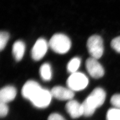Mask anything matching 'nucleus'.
Here are the masks:
<instances>
[{
  "instance_id": "6",
  "label": "nucleus",
  "mask_w": 120,
  "mask_h": 120,
  "mask_svg": "<svg viewBox=\"0 0 120 120\" xmlns=\"http://www.w3.org/2000/svg\"><path fill=\"white\" fill-rule=\"evenodd\" d=\"M86 67L90 76L93 78L100 79L104 75V69L97 59L92 57L88 58L86 60Z\"/></svg>"
},
{
  "instance_id": "4",
  "label": "nucleus",
  "mask_w": 120,
  "mask_h": 120,
  "mask_svg": "<svg viewBox=\"0 0 120 120\" xmlns=\"http://www.w3.org/2000/svg\"><path fill=\"white\" fill-rule=\"evenodd\" d=\"M89 84V79L86 75L81 72L72 74L68 79V87L73 91H80L85 89Z\"/></svg>"
},
{
  "instance_id": "18",
  "label": "nucleus",
  "mask_w": 120,
  "mask_h": 120,
  "mask_svg": "<svg viewBox=\"0 0 120 120\" xmlns=\"http://www.w3.org/2000/svg\"><path fill=\"white\" fill-rule=\"evenodd\" d=\"M110 102L112 106L115 108L120 109V94H117L112 96L111 98Z\"/></svg>"
},
{
  "instance_id": "2",
  "label": "nucleus",
  "mask_w": 120,
  "mask_h": 120,
  "mask_svg": "<svg viewBox=\"0 0 120 120\" xmlns=\"http://www.w3.org/2000/svg\"><path fill=\"white\" fill-rule=\"evenodd\" d=\"M49 45L55 52L60 54H64L71 49V42L66 35L63 34H56L52 36Z\"/></svg>"
},
{
  "instance_id": "9",
  "label": "nucleus",
  "mask_w": 120,
  "mask_h": 120,
  "mask_svg": "<svg viewBox=\"0 0 120 120\" xmlns=\"http://www.w3.org/2000/svg\"><path fill=\"white\" fill-rule=\"evenodd\" d=\"M42 88L38 82L35 81H29L23 86L22 89V94L25 99L31 100L36 94Z\"/></svg>"
},
{
  "instance_id": "1",
  "label": "nucleus",
  "mask_w": 120,
  "mask_h": 120,
  "mask_svg": "<svg viewBox=\"0 0 120 120\" xmlns=\"http://www.w3.org/2000/svg\"><path fill=\"white\" fill-rule=\"evenodd\" d=\"M106 97V93L102 88H95L82 104L83 116H92L97 109L103 105Z\"/></svg>"
},
{
  "instance_id": "3",
  "label": "nucleus",
  "mask_w": 120,
  "mask_h": 120,
  "mask_svg": "<svg viewBox=\"0 0 120 120\" xmlns=\"http://www.w3.org/2000/svg\"><path fill=\"white\" fill-rule=\"evenodd\" d=\"M88 52L91 57L99 59L104 53V44L102 37L99 35H93L90 37L87 44Z\"/></svg>"
},
{
  "instance_id": "17",
  "label": "nucleus",
  "mask_w": 120,
  "mask_h": 120,
  "mask_svg": "<svg viewBox=\"0 0 120 120\" xmlns=\"http://www.w3.org/2000/svg\"><path fill=\"white\" fill-rule=\"evenodd\" d=\"M111 46L116 52L120 54V36L116 37L112 40Z\"/></svg>"
},
{
  "instance_id": "10",
  "label": "nucleus",
  "mask_w": 120,
  "mask_h": 120,
  "mask_svg": "<svg viewBox=\"0 0 120 120\" xmlns=\"http://www.w3.org/2000/svg\"><path fill=\"white\" fill-rule=\"evenodd\" d=\"M66 110L71 118L76 119L83 115V111L82 104L78 101L71 100L66 105Z\"/></svg>"
},
{
  "instance_id": "13",
  "label": "nucleus",
  "mask_w": 120,
  "mask_h": 120,
  "mask_svg": "<svg viewBox=\"0 0 120 120\" xmlns=\"http://www.w3.org/2000/svg\"><path fill=\"white\" fill-rule=\"evenodd\" d=\"M40 74L41 78L45 81H49L52 77L51 67L49 63H44L41 66Z\"/></svg>"
},
{
  "instance_id": "20",
  "label": "nucleus",
  "mask_w": 120,
  "mask_h": 120,
  "mask_svg": "<svg viewBox=\"0 0 120 120\" xmlns=\"http://www.w3.org/2000/svg\"><path fill=\"white\" fill-rule=\"evenodd\" d=\"M48 120H66V119L58 113H52L49 116Z\"/></svg>"
},
{
  "instance_id": "15",
  "label": "nucleus",
  "mask_w": 120,
  "mask_h": 120,
  "mask_svg": "<svg viewBox=\"0 0 120 120\" xmlns=\"http://www.w3.org/2000/svg\"><path fill=\"white\" fill-rule=\"evenodd\" d=\"M107 120H120V109L111 108L108 111L106 116Z\"/></svg>"
},
{
  "instance_id": "12",
  "label": "nucleus",
  "mask_w": 120,
  "mask_h": 120,
  "mask_svg": "<svg viewBox=\"0 0 120 120\" xmlns=\"http://www.w3.org/2000/svg\"><path fill=\"white\" fill-rule=\"evenodd\" d=\"M25 44L22 41H17L13 46L12 52L15 60L20 61L24 57L25 52Z\"/></svg>"
},
{
  "instance_id": "7",
  "label": "nucleus",
  "mask_w": 120,
  "mask_h": 120,
  "mask_svg": "<svg viewBox=\"0 0 120 120\" xmlns=\"http://www.w3.org/2000/svg\"><path fill=\"white\" fill-rule=\"evenodd\" d=\"M49 45L46 40L40 38L35 43L31 51V56L33 59L38 61L42 59L47 53Z\"/></svg>"
},
{
  "instance_id": "8",
  "label": "nucleus",
  "mask_w": 120,
  "mask_h": 120,
  "mask_svg": "<svg viewBox=\"0 0 120 120\" xmlns=\"http://www.w3.org/2000/svg\"><path fill=\"white\" fill-rule=\"evenodd\" d=\"M52 97L59 100H71L74 97V91L69 88H66L62 86H56L51 91Z\"/></svg>"
},
{
  "instance_id": "11",
  "label": "nucleus",
  "mask_w": 120,
  "mask_h": 120,
  "mask_svg": "<svg viewBox=\"0 0 120 120\" xmlns=\"http://www.w3.org/2000/svg\"><path fill=\"white\" fill-rule=\"evenodd\" d=\"M17 95V90L12 86H8L3 88L0 91V101L7 104L13 101Z\"/></svg>"
},
{
  "instance_id": "19",
  "label": "nucleus",
  "mask_w": 120,
  "mask_h": 120,
  "mask_svg": "<svg viewBox=\"0 0 120 120\" xmlns=\"http://www.w3.org/2000/svg\"><path fill=\"white\" fill-rule=\"evenodd\" d=\"M9 108L7 104L0 102V116L1 118L6 117L8 113Z\"/></svg>"
},
{
  "instance_id": "16",
  "label": "nucleus",
  "mask_w": 120,
  "mask_h": 120,
  "mask_svg": "<svg viewBox=\"0 0 120 120\" xmlns=\"http://www.w3.org/2000/svg\"><path fill=\"white\" fill-rule=\"evenodd\" d=\"M9 34L7 32L2 31L0 34V50L4 49L9 39Z\"/></svg>"
},
{
  "instance_id": "14",
  "label": "nucleus",
  "mask_w": 120,
  "mask_h": 120,
  "mask_svg": "<svg viewBox=\"0 0 120 120\" xmlns=\"http://www.w3.org/2000/svg\"><path fill=\"white\" fill-rule=\"evenodd\" d=\"M81 60L79 57H74L71 59L67 65V70L71 74L77 72L81 65Z\"/></svg>"
},
{
  "instance_id": "5",
  "label": "nucleus",
  "mask_w": 120,
  "mask_h": 120,
  "mask_svg": "<svg viewBox=\"0 0 120 120\" xmlns=\"http://www.w3.org/2000/svg\"><path fill=\"white\" fill-rule=\"evenodd\" d=\"M52 95L51 91L42 88L30 100L35 107L38 108H45L51 103Z\"/></svg>"
}]
</instances>
